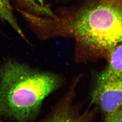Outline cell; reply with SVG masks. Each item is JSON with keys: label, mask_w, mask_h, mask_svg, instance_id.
<instances>
[{"label": "cell", "mask_w": 122, "mask_h": 122, "mask_svg": "<svg viewBox=\"0 0 122 122\" xmlns=\"http://www.w3.org/2000/svg\"><path fill=\"white\" fill-rule=\"evenodd\" d=\"M33 29L43 40L69 33L90 48L110 52L122 41V0H99L69 20L37 16Z\"/></svg>", "instance_id": "6da1fadb"}, {"label": "cell", "mask_w": 122, "mask_h": 122, "mask_svg": "<svg viewBox=\"0 0 122 122\" xmlns=\"http://www.w3.org/2000/svg\"><path fill=\"white\" fill-rule=\"evenodd\" d=\"M61 78L10 58L0 63V120L32 122Z\"/></svg>", "instance_id": "7a4b0ae2"}, {"label": "cell", "mask_w": 122, "mask_h": 122, "mask_svg": "<svg viewBox=\"0 0 122 122\" xmlns=\"http://www.w3.org/2000/svg\"><path fill=\"white\" fill-rule=\"evenodd\" d=\"M92 100L105 114L122 106V75L104 70L99 75Z\"/></svg>", "instance_id": "3957f363"}, {"label": "cell", "mask_w": 122, "mask_h": 122, "mask_svg": "<svg viewBox=\"0 0 122 122\" xmlns=\"http://www.w3.org/2000/svg\"><path fill=\"white\" fill-rule=\"evenodd\" d=\"M0 19L7 22L22 39L28 42L14 14L10 0H0Z\"/></svg>", "instance_id": "277c9868"}, {"label": "cell", "mask_w": 122, "mask_h": 122, "mask_svg": "<svg viewBox=\"0 0 122 122\" xmlns=\"http://www.w3.org/2000/svg\"><path fill=\"white\" fill-rule=\"evenodd\" d=\"M15 1L17 5V9L41 16L54 18L56 16L48 5L43 6L36 0H15Z\"/></svg>", "instance_id": "5b68a950"}, {"label": "cell", "mask_w": 122, "mask_h": 122, "mask_svg": "<svg viewBox=\"0 0 122 122\" xmlns=\"http://www.w3.org/2000/svg\"><path fill=\"white\" fill-rule=\"evenodd\" d=\"M108 65L105 71L122 75V41L110 52Z\"/></svg>", "instance_id": "8992f818"}, {"label": "cell", "mask_w": 122, "mask_h": 122, "mask_svg": "<svg viewBox=\"0 0 122 122\" xmlns=\"http://www.w3.org/2000/svg\"><path fill=\"white\" fill-rule=\"evenodd\" d=\"M105 120L107 122H122V106L113 112L106 114Z\"/></svg>", "instance_id": "52a82bcc"}, {"label": "cell", "mask_w": 122, "mask_h": 122, "mask_svg": "<svg viewBox=\"0 0 122 122\" xmlns=\"http://www.w3.org/2000/svg\"><path fill=\"white\" fill-rule=\"evenodd\" d=\"M36 1L39 3L41 5L43 6H46L47 5L45 3V0H36Z\"/></svg>", "instance_id": "ba28073f"}]
</instances>
